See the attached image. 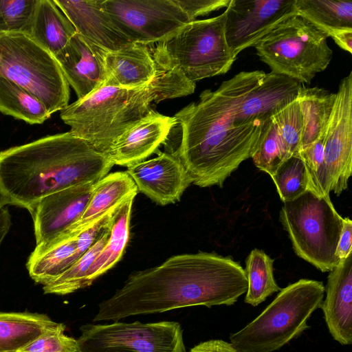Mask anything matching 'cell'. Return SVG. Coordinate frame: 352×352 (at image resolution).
Masks as SVG:
<instances>
[{
	"instance_id": "obj_1",
	"label": "cell",
	"mask_w": 352,
	"mask_h": 352,
	"mask_svg": "<svg viewBox=\"0 0 352 352\" xmlns=\"http://www.w3.org/2000/svg\"><path fill=\"white\" fill-rule=\"evenodd\" d=\"M265 73L241 72L217 89L203 91L198 101L175 115L176 125L180 127V142L173 154L192 184L222 188L226 179L256 151L270 120L242 124L235 111L241 98Z\"/></svg>"
},
{
	"instance_id": "obj_2",
	"label": "cell",
	"mask_w": 352,
	"mask_h": 352,
	"mask_svg": "<svg viewBox=\"0 0 352 352\" xmlns=\"http://www.w3.org/2000/svg\"><path fill=\"white\" fill-rule=\"evenodd\" d=\"M247 289L244 269L230 257L202 252L176 255L131 274L121 288L98 305L93 321L197 305H232Z\"/></svg>"
},
{
	"instance_id": "obj_3",
	"label": "cell",
	"mask_w": 352,
	"mask_h": 352,
	"mask_svg": "<svg viewBox=\"0 0 352 352\" xmlns=\"http://www.w3.org/2000/svg\"><path fill=\"white\" fill-rule=\"evenodd\" d=\"M113 165L69 131L45 136L0 151V199L30 211L52 193L96 184Z\"/></svg>"
},
{
	"instance_id": "obj_4",
	"label": "cell",
	"mask_w": 352,
	"mask_h": 352,
	"mask_svg": "<svg viewBox=\"0 0 352 352\" xmlns=\"http://www.w3.org/2000/svg\"><path fill=\"white\" fill-rule=\"evenodd\" d=\"M157 67V75L148 85L132 89L102 86L68 104L60 118L70 126L69 132L107 157L116 140L153 111V104L195 91V83L177 70Z\"/></svg>"
},
{
	"instance_id": "obj_5",
	"label": "cell",
	"mask_w": 352,
	"mask_h": 352,
	"mask_svg": "<svg viewBox=\"0 0 352 352\" xmlns=\"http://www.w3.org/2000/svg\"><path fill=\"white\" fill-rule=\"evenodd\" d=\"M325 292L321 281L300 279L280 290L252 322L231 334L237 352H273L308 328L307 320L320 307Z\"/></svg>"
},
{
	"instance_id": "obj_6",
	"label": "cell",
	"mask_w": 352,
	"mask_h": 352,
	"mask_svg": "<svg viewBox=\"0 0 352 352\" xmlns=\"http://www.w3.org/2000/svg\"><path fill=\"white\" fill-rule=\"evenodd\" d=\"M225 11L212 18L195 20L151 50L157 67L175 69L196 81L226 74L236 57L225 35Z\"/></svg>"
},
{
	"instance_id": "obj_7",
	"label": "cell",
	"mask_w": 352,
	"mask_h": 352,
	"mask_svg": "<svg viewBox=\"0 0 352 352\" xmlns=\"http://www.w3.org/2000/svg\"><path fill=\"white\" fill-rule=\"evenodd\" d=\"M327 38L311 23L295 14L277 24L254 47L271 72L300 84H310L332 59Z\"/></svg>"
},
{
	"instance_id": "obj_8",
	"label": "cell",
	"mask_w": 352,
	"mask_h": 352,
	"mask_svg": "<svg viewBox=\"0 0 352 352\" xmlns=\"http://www.w3.org/2000/svg\"><path fill=\"white\" fill-rule=\"evenodd\" d=\"M0 76L34 96L50 115L68 105L69 85L56 58L28 34H0Z\"/></svg>"
},
{
	"instance_id": "obj_9",
	"label": "cell",
	"mask_w": 352,
	"mask_h": 352,
	"mask_svg": "<svg viewBox=\"0 0 352 352\" xmlns=\"http://www.w3.org/2000/svg\"><path fill=\"white\" fill-rule=\"evenodd\" d=\"M280 221L298 256L322 272H331L338 265L340 260L335 254L343 218L329 195L320 197L307 190L284 203Z\"/></svg>"
},
{
	"instance_id": "obj_10",
	"label": "cell",
	"mask_w": 352,
	"mask_h": 352,
	"mask_svg": "<svg viewBox=\"0 0 352 352\" xmlns=\"http://www.w3.org/2000/svg\"><path fill=\"white\" fill-rule=\"evenodd\" d=\"M80 330L78 352H186L177 322L87 324Z\"/></svg>"
},
{
	"instance_id": "obj_11",
	"label": "cell",
	"mask_w": 352,
	"mask_h": 352,
	"mask_svg": "<svg viewBox=\"0 0 352 352\" xmlns=\"http://www.w3.org/2000/svg\"><path fill=\"white\" fill-rule=\"evenodd\" d=\"M102 5L133 43L163 41L191 22L175 0H102Z\"/></svg>"
},
{
	"instance_id": "obj_12",
	"label": "cell",
	"mask_w": 352,
	"mask_h": 352,
	"mask_svg": "<svg viewBox=\"0 0 352 352\" xmlns=\"http://www.w3.org/2000/svg\"><path fill=\"white\" fill-rule=\"evenodd\" d=\"M352 169V72L336 93L324 140V181L327 195L339 196L348 188Z\"/></svg>"
},
{
	"instance_id": "obj_13",
	"label": "cell",
	"mask_w": 352,
	"mask_h": 352,
	"mask_svg": "<svg viewBox=\"0 0 352 352\" xmlns=\"http://www.w3.org/2000/svg\"><path fill=\"white\" fill-rule=\"evenodd\" d=\"M225 13L226 38L237 57L280 22L296 14V0H230Z\"/></svg>"
},
{
	"instance_id": "obj_14",
	"label": "cell",
	"mask_w": 352,
	"mask_h": 352,
	"mask_svg": "<svg viewBox=\"0 0 352 352\" xmlns=\"http://www.w3.org/2000/svg\"><path fill=\"white\" fill-rule=\"evenodd\" d=\"M95 184L74 186L39 200L29 211L34 229L35 248L63 235L81 217Z\"/></svg>"
},
{
	"instance_id": "obj_15",
	"label": "cell",
	"mask_w": 352,
	"mask_h": 352,
	"mask_svg": "<svg viewBox=\"0 0 352 352\" xmlns=\"http://www.w3.org/2000/svg\"><path fill=\"white\" fill-rule=\"evenodd\" d=\"M126 172L138 191L162 206L179 201L192 183L179 158L169 153H160L155 158L128 167Z\"/></svg>"
},
{
	"instance_id": "obj_16",
	"label": "cell",
	"mask_w": 352,
	"mask_h": 352,
	"mask_svg": "<svg viewBox=\"0 0 352 352\" xmlns=\"http://www.w3.org/2000/svg\"><path fill=\"white\" fill-rule=\"evenodd\" d=\"M106 51L76 33L54 57L78 99L84 98L104 85Z\"/></svg>"
},
{
	"instance_id": "obj_17",
	"label": "cell",
	"mask_w": 352,
	"mask_h": 352,
	"mask_svg": "<svg viewBox=\"0 0 352 352\" xmlns=\"http://www.w3.org/2000/svg\"><path fill=\"white\" fill-rule=\"evenodd\" d=\"M175 124L174 116L153 110L116 140L107 157L114 165L127 168L143 162L168 138Z\"/></svg>"
},
{
	"instance_id": "obj_18",
	"label": "cell",
	"mask_w": 352,
	"mask_h": 352,
	"mask_svg": "<svg viewBox=\"0 0 352 352\" xmlns=\"http://www.w3.org/2000/svg\"><path fill=\"white\" fill-rule=\"evenodd\" d=\"M102 0H54L76 32L106 52L131 43L102 5Z\"/></svg>"
},
{
	"instance_id": "obj_19",
	"label": "cell",
	"mask_w": 352,
	"mask_h": 352,
	"mask_svg": "<svg viewBox=\"0 0 352 352\" xmlns=\"http://www.w3.org/2000/svg\"><path fill=\"white\" fill-rule=\"evenodd\" d=\"M328 276L320 307L329 331L342 345L352 343V252Z\"/></svg>"
},
{
	"instance_id": "obj_20",
	"label": "cell",
	"mask_w": 352,
	"mask_h": 352,
	"mask_svg": "<svg viewBox=\"0 0 352 352\" xmlns=\"http://www.w3.org/2000/svg\"><path fill=\"white\" fill-rule=\"evenodd\" d=\"M104 63L107 86L142 87L151 82L157 72L148 45L139 43H131L118 50L105 52Z\"/></svg>"
},
{
	"instance_id": "obj_21",
	"label": "cell",
	"mask_w": 352,
	"mask_h": 352,
	"mask_svg": "<svg viewBox=\"0 0 352 352\" xmlns=\"http://www.w3.org/2000/svg\"><path fill=\"white\" fill-rule=\"evenodd\" d=\"M138 192L135 182L126 171L106 175L95 184L81 217L63 235L76 234L86 229L124 199Z\"/></svg>"
},
{
	"instance_id": "obj_22",
	"label": "cell",
	"mask_w": 352,
	"mask_h": 352,
	"mask_svg": "<svg viewBox=\"0 0 352 352\" xmlns=\"http://www.w3.org/2000/svg\"><path fill=\"white\" fill-rule=\"evenodd\" d=\"M82 256L76 234H64L42 248H34L26 267L32 279L44 285L69 270Z\"/></svg>"
},
{
	"instance_id": "obj_23",
	"label": "cell",
	"mask_w": 352,
	"mask_h": 352,
	"mask_svg": "<svg viewBox=\"0 0 352 352\" xmlns=\"http://www.w3.org/2000/svg\"><path fill=\"white\" fill-rule=\"evenodd\" d=\"M62 324L54 322L45 314L0 312V352L19 351Z\"/></svg>"
},
{
	"instance_id": "obj_24",
	"label": "cell",
	"mask_w": 352,
	"mask_h": 352,
	"mask_svg": "<svg viewBox=\"0 0 352 352\" xmlns=\"http://www.w3.org/2000/svg\"><path fill=\"white\" fill-rule=\"evenodd\" d=\"M76 33L54 0H38L28 34L34 40L55 56Z\"/></svg>"
},
{
	"instance_id": "obj_25",
	"label": "cell",
	"mask_w": 352,
	"mask_h": 352,
	"mask_svg": "<svg viewBox=\"0 0 352 352\" xmlns=\"http://www.w3.org/2000/svg\"><path fill=\"white\" fill-rule=\"evenodd\" d=\"M136 195L129 196L114 207L109 239L87 273V287L113 267L121 258L129 238L131 212Z\"/></svg>"
},
{
	"instance_id": "obj_26",
	"label": "cell",
	"mask_w": 352,
	"mask_h": 352,
	"mask_svg": "<svg viewBox=\"0 0 352 352\" xmlns=\"http://www.w3.org/2000/svg\"><path fill=\"white\" fill-rule=\"evenodd\" d=\"M336 96L323 88L301 86L297 96L302 118L300 150L325 134Z\"/></svg>"
},
{
	"instance_id": "obj_27",
	"label": "cell",
	"mask_w": 352,
	"mask_h": 352,
	"mask_svg": "<svg viewBox=\"0 0 352 352\" xmlns=\"http://www.w3.org/2000/svg\"><path fill=\"white\" fill-rule=\"evenodd\" d=\"M296 14L328 37L352 30V1L296 0Z\"/></svg>"
},
{
	"instance_id": "obj_28",
	"label": "cell",
	"mask_w": 352,
	"mask_h": 352,
	"mask_svg": "<svg viewBox=\"0 0 352 352\" xmlns=\"http://www.w3.org/2000/svg\"><path fill=\"white\" fill-rule=\"evenodd\" d=\"M0 112L30 124H42L51 115L27 90L0 76Z\"/></svg>"
},
{
	"instance_id": "obj_29",
	"label": "cell",
	"mask_w": 352,
	"mask_h": 352,
	"mask_svg": "<svg viewBox=\"0 0 352 352\" xmlns=\"http://www.w3.org/2000/svg\"><path fill=\"white\" fill-rule=\"evenodd\" d=\"M274 259L263 251L254 249L245 261L248 289L245 302L257 306L281 289L274 277Z\"/></svg>"
},
{
	"instance_id": "obj_30",
	"label": "cell",
	"mask_w": 352,
	"mask_h": 352,
	"mask_svg": "<svg viewBox=\"0 0 352 352\" xmlns=\"http://www.w3.org/2000/svg\"><path fill=\"white\" fill-rule=\"evenodd\" d=\"M110 225L102 232L97 241L69 270L43 285L45 294L66 295L87 287V273L109 239Z\"/></svg>"
},
{
	"instance_id": "obj_31",
	"label": "cell",
	"mask_w": 352,
	"mask_h": 352,
	"mask_svg": "<svg viewBox=\"0 0 352 352\" xmlns=\"http://www.w3.org/2000/svg\"><path fill=\"white\" fill-rule=\"evenodd\" d=\"M271 118L288 158L298 155L302 132V118L297 98L278 109Z\"/></svg>"
},
{
	"instance_id": "obj_32",
	"label": "cell",
	"mask_w": 352,
	"mask_h": 352,
	"mask_svg": "<svg viewBox=\"0 0 352 352\" xmlns=\"http://www.w3.org/2000/svg\"><path fill=\"white\" fill-rule=\"evenodd\" d=\"M271 177L283 203L293 201L308 190L307 171L299 155L287 159Z\"/></svg>"
},
{
	"instance_id": "obj_33",
	"label": "cell",
	"mask_w": 352,
	"mask_h": 352,
	"mask_svg": "<svg viewBox=\"0 0 352 352\" xmlns=\"http://www.w3.org/2000/svg\"><path fill=\"white\" fill-rule=\"evenodd\" d=\"M251 157L258 169L271 177L288 159L272 118L256 151Z\"/></svg>"
},
{
	"instance_id": "obj_34",
	"label": "cell",
	"mask_w": 352,
	"mask_h": 352,
	"mask_svg": "<svg viewBox=\"0 0 352 352\" xmlns=\"http://www.w3.org/2000/svg\"><path fill=\"white\" fill-rule=\"evenodd\" d=\"M38 0H0V15L8 32L29 34Z\"/></svg>"
},
{
	"instance_id": "obj_35",
	"label": "cell",
	"mask_w": 352,
	"mask_h": 352,
	"mask_svg": "<svg viewBox=\"0 0 352 352\" xmlns=\"http://www.w3.org/2000/svg\"><path fill=\"white\" fill-rule=\"evenodd\" d=\"M324 135L306 148L298 155L304 162L308 179V190L318 196L329 195L325 192L324 181Z\"/></svg>"
},
{
	"instance_id": "obj_36",
	"label": "cell",
	"mask_w": 352,
	"mask_h": 352,
	"mask_svg": "<svg viewBox=\"0 0 352 352\" xmlns=\"http://www.w3.org/2000/svg\"><path fill=\"white\" fill-rule=\"evenodd\" d=\"M63 324L50 331L21 350L22 352H78L77 340L64 333Z\"/></svg>"
},
{
	"instance_id": "obj_37",
	"label": "cell",
	"mask_w": 352,
	"mask_h": 352,
	"mask_svg": "<svg viewBox=\"0 0 352 352\" xmlns=\"http://www.w3.org/2000/svg\"><path fill=\"white\" fill-rule=\"evenodd\" d=\"M190 21L199 16L227 8L230 0H175Z\"/></svg>"
},
{
	"instance_id": "obj_38",
	"label": "cell",
	"mask_w": 352,
	"mask_h": 352,
	"mask_svg": "<svg viewBox=\"0 0 352 352\" xmlns=\"http://www.w3.org/2000/svg\"><path fill=\"white\" fill-rule=\"evenodd\" d=\"M352 221L349 217L343 218L342 228L338 243L336 256L340 259L346 258L352 252Z\"/></svg>"
},
{
	"instance_id": "obj_39",
	"label": "cell",
	"mask_w": 352,
	"mask_h": 352,
	"mask_svg": "<svg viewBox=\"0 0 352 352\" xmlns=\"http://www.w3.org/2000/svg\"><path fill=\"white\" fill-rule=\"evenodd\" d=\"M188 352H237L234 346L222 340H210L199 343Z\"/></svg>"
},
{
	"instance_id": "obj_40",
	"label": "cell",
	"mask_w": 352,
	"mask_h": 352,
	"mask_svg": "<svg viewBox=\"0 0 352 352\" xmlns=\"http://www.w3.org/2000/svg\"><path fill=\"white\" fill-rule=\"evenodd\" d=\"M11 215L7 207L0 199V245L10 230Z\"/></svg>"
},
{
	"instance_id": "obj_41",
	"label": "cell",
	"mask_w": 352,
	"mask_h": 352,
	"mask_svg": "<svg viewBox=\"0 0 352 352\" xmlns=\"http://www.w3.org/2000/svg\"><path fill=\"white\" fill-rule=\"evenodd\" d=\"M332 38L340 48L352 54V30H344Z\"/></svg>"
},
{
	"instance_id": "obj_42",
	"label": "cell",
	"mask_w": 352,
	"mask_h": 352,
	"mask_svg": "<svg viewBox=\"0 0 352 352\" xmlns=\"http://www.w3.org/2000/svg\"><path fill=\"white\" fill-rule=\"evenodd\" d=\"M3 32H7V30L5 23L0 15V34Z\"/></svg>"
},
{
	"instance_id": "obj_43",
	"label": "cell",
	"mask_w": 352,
	"mask_h": 352,
	"mask_svg": "<svg viewBox=\"0 0 352 352\" xmlns=\"http://www.w3.org/2000/svg\"><path fill=\"white\" fill-rule=\"evenodd\" d=\"M17 352H22V351H17Z\"/></svg>"
}]
</instances>
